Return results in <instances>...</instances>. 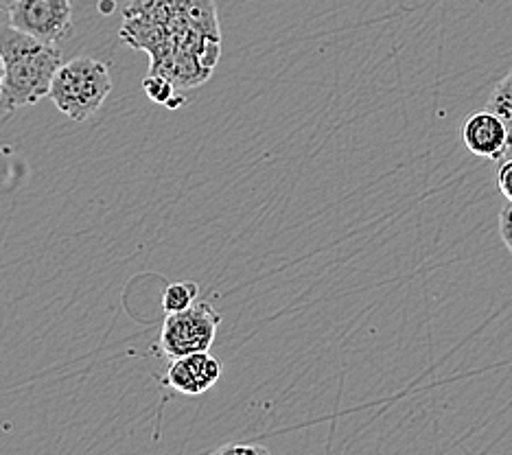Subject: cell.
I'll use <instances>...</instances> for the list:
<instances>
[{
	"label": "cell",
	"mask_w": 512,
	"mask_h": 455,
	"mask_svg": "<svg viewBox=\"0 0 512 455\" xmlns=\"http://www.w3.org/2000/svg\"><path fill=\"white\" fill-rule=\"evenodd\" d=\"M99 9H101V11H108V14H110V11L114 9V3H101Z\"/></svg>",
	"instance_id": "obj_16"
},
{
	"label": "cell",
	"mask_w": 512,
	"mask_h": 455,
	"mask_svg": "<svg viewBox=\"0 0 512 455\" xmlns=\"http://www.w3.org/2000/svg\"><path fill=\"white\" fill-rule=\"evenodd\" d=\"M221 315L211 302H195L193 307L180 313H167L162 324L160 350L169 359H178L191 353H202L215 342Z\"/></svg>",
	"instance_id": "obj_4"
},
{
	"label": "cell",
	"mask_w": 512,
	"mask_h": 455,
	"mask_svg": "<svg viewBox=\"0 0 512 455\" xmlns=\"http://www.w3.org/2000/svg\"><path fill=\"white\" fill-rule=\"evenodd\" d=\"M0 53L7 77L0 101L7 110L27 108L51 92L53 77L62 68V51L16 27L0 25Z\"/></svg>",
	"instance_id": "obj_2"
},
{
	"label": "cell",
	"mask_w": 512,
	"mask_h": 455,
	"mask_svg": "<svg viewBox=\"0 0 512 455\" xmlns=\"http://www.w3.org/2000/svg\"><path fill=\"white\" fill-rule=\"evenodd\" d=\"M497 186L502 195L506 197V202H512V158L504 160L502 167L497 171Z\"/></svg>",
	"instance_id": "obj_12"
},
{
	"label": "cell",
	"mask_w": 512,
	"mask_h": 455,
	"mask_svg": "<svg viewBox=\"0 0 512 455\" xmlns=\"http://www.w3.org/2000/svg\"><path fill=\"white\" fill-rule=\"evenodd\" d=\"M119 38L149 55V75L191 90L213 77L221 57L215 0H132Z\"/></svg>",
	"instance_id": "obj_1"
},
{
	"label": "cell",
	"mask_w": 512,
	"mask_h": 455,
	"mask_svg": "<svg viewBox=\"0 0 512 455\" xmlns=\"http://www.w3.org/2000/svg\"><path fill=\"white\" fill-rule=\"evenodd\" d=\"M221 377V364L208 353H191L178 359H171L167 372V383L173 390L186 396H200L208 392Z\"/></svg>",
	"instance_id": "obj_7"
},
{
	"label": "cell",
	"mask_w": 512,
	"mask_h": 455,
	"mask_svg": "<svg viewBox=\"0 0 512 455\" xmlns=\"http://www.w3.org/2000/svg\"><path fill=\"white\" fill-rule=\"evenodd\" d=\"M143 88L147 92V97L160 105H167L173 99V95H176V86H173L169 79L160 77V75H149L143 81Z\"/></svg>",
	"instance_id": "obj_10"
},
{
	"label": "cell",
	"mask_w": 512,
	"mask_h": 455,
	"mask_svg": "<svg viewBox=\"0 0 512 455\" xmlns=\"http://www.w3.org/2000/svg\"><path fill=\"white\" fill-rule=\"evenodd\" d=\"M197 294H200V287L193 280H178V283H171L165 289V294H162V309H165V313L186 311L197 302Z\"/></svg>",
	"instance_id": "obj_8"
},
{
	"label": "cell",
	"mask_w": 512,
	"mask_h": 455,
	"mask_svg": "<svg viewBox=\"0 0 512 455\" xmlns=\"http://www.w3.org/2000/svg\"><path fill=\"white\" fill-rule=\"evenodd\" d=\"M9 25L46 44L73 35V0H18L9 11Z\"/></svg>",
	"instance_id": "obj_5"
},
{
	"label": "cell",
	"mask_w": 512,
	"mask_h": 455,
	"mask_svg": "<svg viewBox=\"0 0 512 455\" xmlns=\"http://www.w3.org/2000/svg\"><path fill=\"white\" fill-rule=\"evenodd\" d=\"M486 105L488 110L497 112L512 127V68L508 70V75L495 86Z\"/></svg>",
	"instance_id": "obj_9"
},
{
	"label": "cell",
	"mask_w": 512,
	"mask_h": 455,
	"mask_svg": "<svg viewBox=\"0 0 512 455\" xmlns=\"http://www.w3.org/2000/svg\"><path fill=\"white\" fill-rule=\"evenodd\" d=\"M217 455H230V453H243V455H261V453H270L261 445H224L215 451Z\"/></svg>",
	"instance_id": "obj_13"
},
{
	"label": "cell",
	"mask_w": 512,
	"mask_h": 455,
	"mask_svg": "<svg viewBox=\"0 0 512 455\" xmlns=\"http://www.w3.org/2000/svg\"><path fill=\"white\" fill-rule=\"evenodd\" d=\"M5 77H7V66H5V57L0 53V90L5 86Z\"/></svg>",
	"instance_id": "obj_14"
},
{
	"label": "cell",
	"mask_w": 512,
	"mask_h": 455,
	"mask_svg": "<svg viewBox=\"0 0 512 455\" xmlns=\"http://www.w3.org/2000/svg\"><path fill=\"white\" fill-rule=\"evenodd\" d=\"M499 237H502L506 250L512 254V202H506L502 213H499Z\"/></svg>",
	"instance_id": "obj_11"
},
{
	"label": "cell",
	"mask_w": 512,
	"mask_h": 455,
	"mask_svg": "<svg viewBox=\"0 0 512 455\" xmlns=\"http://www.w3.org/2000/svg\"><path fill=\"white\" fill-rule=\"evenodd\" d=\"M110 92L112 79L108 66L92 57H75L57 70L49 97L57 110L79 123L90 119Z\"/></svg>",
	"instance_id": "obj_3"
},
{
	"label": "cell",
	"mask_w": 512,
	"mask_h": 455,
	"mask_svg": "<svg viewBox=\"0 0 512 455\" xmlns=\"http://www.w3.org/2000/svg\"><path fill=\"white\" fill-rule=\"evenodd\" d=\"M462 143L477 158H506L512 151V127L497 112L486 108L464 121Z\"/></svg>",
	"instance_id": "obj_6"
},
{
	"label": "cell",
	"mask_w": 512,
	"mask_h": 455,
	"mask_svg": "<svg viewBox=\"0 0 512 455\" xmlns=\"http://www.w3.org/2000/svg\"><path fill=\"white\" fill-rule=\"evenodd\" d=\"M16 3L18 0H0V11H9Z\"/></svg>",
	"instance_id": "obj_15"
}]
</instances>
